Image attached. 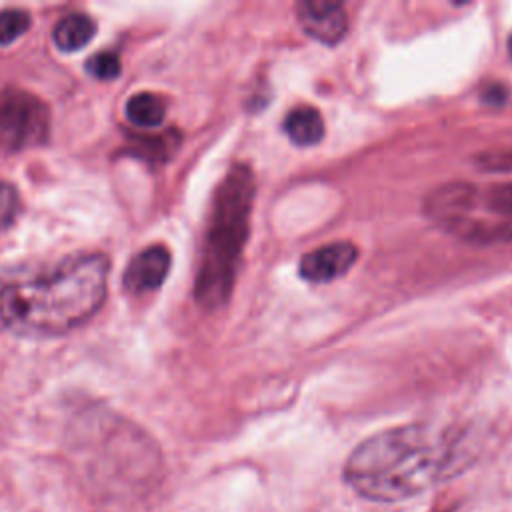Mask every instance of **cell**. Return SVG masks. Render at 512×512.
<instances>
[{
	"instance_id": "6da1fadb",
	"label": "cell",
	"mask_w": 512,
	"mask_h": 512,
	"mask_svg": "<svg viewBox=\"0 0 512 512\" xmlns=\"http://www.w3.org/2000/svg\"><path fill=\"white\" fill-rule=\"evenodd\" d=\"M470 460L462 434L402 424L362 440L346 458L344 482L364 500L394 504L460 474Z\"/></svg>"
},
{
	"instance_id": "7a4b0ae2",
	"label": "cell",
	"mask_w": 512,
	"mask_h": 512,
	"mask_svg": "<svg viewBox=\"0 0 512 512\" xmlns=\"http://www.w3.org/2000/svg\"><path fill=\"white\" fill-rule=\"evenodd\" d=\"M110 260L72 254L36 276H0V326L20 336H62L90 320L106 298Z\"/></svg>"
},
{
	"instance_id": "3957f363",
	"label": "cell",
	"mask_w": 512,
	"mask_h": 512,
	"mask_svg": "<svg viewBox=\"0 0 512 512\" xmlns=\"http://www.w3.org/2000/svg\"><path fill=\"white\" fill-rule=\"evenodd\" d=\"M254 196V172L244 162L230 166L216 186L194 280V298L204 310H218L230 300L250 234Z\"/></svg>"
},
{
	"instance_id": "277c9868",
	"label": "cell",
	"mask_w": 512,
	"mask_h": 512,
	"mask_svg": "<svg viewBox=\"0 0 512 512\" xmlns=\"http://www.w3.org/2000/svg\"><path fill=\"white\" fill-rule=\"evenodd\" d=\"M76 452L88 480L112 498L146 494L160 476L156 446L136 428L114 418H92L80 426Z\"/></svg>"
},
{
	"instance_id": "5b68a950",
	"label": "cell",
	"mask_w": 512,
	"mask_h": 512,
	"mask_svg": "<svg viewBox=\"0 0 512 512\" xmlns=\"http://www.w3.org/2000/svg\"><path fill=\"white\" fill-rule=\"evenodd\" d=\"M422 210L430 222L464 242H512V180L448 182L426 194Z\"/></svg>"
},
{
	"instance_id": "8992f818",
	"label": "cell",
	"mask_w": 512,
	"mask_h": 512,
	"mask_svg": "<svg viewBox=\"0 0 512 512\" xmlns=\"http://www.w3.org/2000/svg\"><path fill=\"white\" fill-rule=\"evenodd\" d=\"M50 110L32 92L6 88L0 92V150L18 152L46 142Z\"/></svg>"
},
{
	"instance_id": "52a82bcc",
	"label": "cell",
	"mask_w": 512,
	"mask_h": 512,
	"mask_svg": "<svg viewBox=\"0 0 512 512\" xmlns=\"http://www.w3.org/2000/svg\"><path fill=\"white\" fill-rule=\"evenodd\" d=\"M294 10L300 28L320 44H338L348 32V12L342 2L302 0Z\"/></svg>"
},
{
	"instance_id": "ba28073f",
	"label": "cell",
	"mask_w": 512,
	"mask_h": 512,
	"mask_svg": "<svg viewBox=\"0 0 512 512\" xmlns=\"http://www.w3.org/2000/svg\"><path fill=\"white\" fill-rule=\"evenodd\" d=\"M358 260V248L352 242L338 240L318 246L300 258L298 272L306 282L326 284L348 274Z\"/></svg>"
},
{
	"instance_id": "9c48e42d",
	"label": "cell",
	"mask_w": 512,
	"mask_h": 512,
	"mask_svg": "<svg viewBox=\"0 0 512 512\" xmlns=\"http://www.w3.org/2000/svg\"><path fill=\"white\" fill-rule=\"evenodd\" d=\"M172 266V254L164 244H152L140 250L124 270L122 284L130 294L158 290Z\"/></svg>"
},
{
	"instance_id": "30bf717a",
	"label": "cell",
	"mask_w": 512,
	"mask_h": 512,
	"mask_svg": "<svg viewBox=\"0 0 512 512\" xmlns=\"http://www.w3.org/2000/svg\"><path fill=\"white\" fill-rule=\"evenodd\" d=\"M282 128L290 138V142L296 146H314L324 138V132H326L320 110L306 104L292 108L286 114Z\"/></svg>"
},
{
	"instance_id": "8fae6325",
	"label": "cell",
	"mask_w": 512,
	"mask_h": 512,
	"mask_svg": "<svg viewBox=\"0 0 512 512\" xmlns=\"http://www.w3.org/2000/svg\"><path fill=\"white\" fill-rule=\"evenodd\" d=\"M96 34V22L82 12H72L62 16L52 32L54 44L64 52H74L86 46Z\"/></svg>"
},
{
	"instance_id": "7c38bea8",
	"label": "cell",
	"mask_w": 512,
	"mask_h": 512,
	"mask_svg": "<svg viewBox=\"0 0 512 512\" xmlns=\"http://www.w3.org/2000/svg\"><path fill=\"white\" fill-rule=\"evenodd\" d=\"M126 118L132 126L152 130L166 118V102L160 94L138 92L126 102Z\"/></svg>"
},
{
	"instance_id": "4fadbf2b",
	"label": "cell",
	"mask_w": 512,
	"mask_h": 512,
	"mask_svg": "<svg viewBox=\"0 0 512 512\" xmlns=\"http://www.w3.org/2000/svg\"><path fill=\"white\" fill-rule=\"evenodd\" d=\"M180 144V136L174 130H168L164 134L158 136H150V138H138L136 140V156L144 158V160H168L174 150Z\"/></svg>"
},
{
	"instance_id": "5bb4252c",
	"label": "cell",
	"mask_w": 512,
	"mask_h": 512,
	"mask_svg": "<svg viewBox=\"0 0 512 512\" xmlns=\"http://www.w3.org/2000/svg\"><path fill=\"white\" fill-rule=\"evenodd\" d=\"M30 24H32V18L22 8L0 10V46L12 44L30 28Z\"/></svg>"
},
{
	"instance_id": "9a60e30c",
	"label": "cell",
	"mask_w": 512,
	"mask_h": 512,
	"mask_svg": "<svg viewBox=\"0 0 512 512\" xmlns=\"http://www.w3.org/2000/svg\"><path fill=\"white\" fill-rule=\"evenodd\" d=\"M86 70L90 76L98 78V80H114L122 66H120V58L116 52L106 50V52H98L94 56H90L86 60Z\"/></svg>"
},
{
	"instance_id": "2e32d148",
	"label": "cell",
	"mask_w": 512,
	"mask_h": 512,
	"mask_svg": "<svg viewBox=\"0 0 512 512\" xmlns=\"http://www.w3.org/2000/svg\"><path fill=\"white\" fill-rule=\"evenodd\" d=\"M476 166L486 172H500V174H512V148L506 150H490L482 152L474 158Z\"/></svg>"
},
{
	"instance_id": "e0dca14e",
	"label": "cell",
	"mask_w": 512,
	"mask_h": 512,
	"mask_svg": "<svg viewBox=\"0 0 512 512\" xmlns=\"http://www.w3.org/2000/svg\"><path fill=\"white\" fill-rule=\"evenodd\" d=\"M20 208V198L18 192L12 184L8 182H0V230L8 228Z\"/></svg>"
},
{
	"instance_id": "ac0fdd59",
	"label": "cell",
	"mask_w": 512,
	"mask_h": 512,
	"mask_svg": "<svg viewBox=\"0 0 512 512\" xmlns=\"http://www.w3.org/2000/svg\"><path fill=\"white\" fill-rule=\"evenodd\" d=\"M482 100L492 104V106H500L506 102V88L502 84L490 82L484 90H482Z\"/></svg>"
},
{
	"instance_id": "d6986e66",
	"label": "cell",
	"mask_w": 512,
	"mask_h": 512,
	"mask_svg": "<svg viewBox=\"0 0 512 512\" xmlns=\"http://www.w3.org/2000/svg\"><path fill=\"white\" fill-rule=\"evenodd\" d=\"M508 52H510V56H512V36L508 38Z\"/></svg>"
}]
</instances>
